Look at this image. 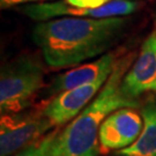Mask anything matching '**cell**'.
<instances>
[{"mask_svg": "<svg viewBox=\"0 0 156 156\" xmlns=\"http://www.w3.org/2000/svg\"><path fill=\"white\" fill-rule=\"evenodd\" d=\"M56 127L43 110L2 113L0 120V156H13Z\"/></svg>", "mask_w": 156, "mask_h": 156, "instance_id": "cell-4", "label": "cell"}, {"mask_svg": "<svg viewBox=\"0 0 156 156\" xmlns=\"http://www.w3.org/2000/svg\"><path fill=\"white\" fill-rule=\"evenodd\" d=\"M58 133H59V128L56 127L50 133L35 141L28 147L23 148L22 151L14 154L13 156H55L53 147Z\"/></svg>", "mask_w": 156, "mask_h": 156, "instance_id": "cell-11", "label": "cell"}, {"mask_svg": "<svg viewBox=\"0 0 156 156\" xmlns=\"http://www.w3.org/2000/svg\"><path fill=\"white\" fill-rule=\"evenodd\" d=\"M135 53L117 59L113 71L95 98L79 113L55 140V156H98L100 128L105 118L123 108H135L139 101L131 100L122 91L124 76L133 64Z\"/></svg>", "mask_w": 156, "mask_h": 156, "instance_id": "cell-2", "label": "cell"}, {"mask_svg": "<svg viewBox=\"0 0 156 156\" xmlns=\"http://www.w3.org/2000/svg\"><path fill=\"white\" fill-rule=\"evenodd\" d=\"M52 0H0V7L1 9L19 7V6L29 5V4H37V2H46Z\"/></svg>", "mask_w": 156, "mask_h": 156, "instance_id": "cell-13", "label": "cell"}, {"mask_svg": "<svg viewBox=\"0 0 156 156\" xmlns=\"http://www.w3.org/2000/svg\"><path fill=\"white\" fill-rule=\"evenodd\" d=\"M144 128L129 147L116 151L118 156H156V103L148 102L141 110Z\"/></svg>", "mask_w": 156, "mask_h": 156, "instance_id": "cell-10", "label": "cell"}, {"mask_svg": "<svg viewBox=\"0 0 156 156\" xmlns=\"http://www.w3.org/2000/svg\"><path fill=\"white\" fill-rule=\"evenodd\" d=\"M116 57V52H108L96 60L71 68L69 71L57 75L50 84L46 96L53 98L57 95L65 93L67 90L94 81L103 73L113 69L115 64L117 62Z\"/></svg>", "mask_w": 156, "mask_h": 156, "instance_id": "cell-9", "label": "cell"}, {"mask_svg": "<svg viewBox=\"0 0 156 156\" xmlns=\"http://www.w3.org/2000/svg\"><path fill=\"white\" fill-rule=\"evenodd\" d=\"M44 84V69L36 57L20 56L6 62L0 74V111H24Z\"/></svg>", "mask_w": 156, "mask_h": 156, "instance_id": "cell-3", "label": "cell"}, {"mask_svg": "<svg viewBox=\"0 0 156 156\" xmlns=\"http://www.w3.org/2000/svg\"><path fill=\"white\" fill-rule=\"evenodd\" d=\"M66 2L81 8H98L112 0H65Z\"/></svg>", "mask_w": 156, "mask_h": 156, "instance_id": "cell-12", "label": "cell"}, {"mask_svg": "<svg viewBox=\"0 0 156 156\" xmlns=\"http://www.w3.org/2000/svg\"><path fill=\"white\" fill-rule=\"evenodd\" d=\"M139 4L131 0H112L98 8H81L66 2L65 0L46 1L29 4L16 7L17 11L34 21L44 22L59 17H87V19H105V17H126L138 9Z\"/></svg>", "mask_w": 156, "mask_h": 156, "instance_id": "cell-5", "label": "cell"}, {"mask_svg": "<svg viewBox=\"0 0 156 156\" xmlns=\"http://www.w3.org/2000/svg\"><path fill=\"white\" fill-rule=\"evenodd\" d=\"M131 1H135V0H131Z\"/></svg>", "mask_w": 156, "mask_h": 156, "instance_id": "cell-14", "label": "cell"}, {"mask_svg": "<svg viewBox=\"0 0 156 156\" xmlns=\"http://www.w3.org/2000/svg\"><path fill=\"white\" fill-rule=\"evenodd\" d=\"M144 128V119L134 108H123L105 118L100 128L101 153L122 151L133 145Z\"/></svg>", "mask_w": 156, "mask_h": 156, "instance_id": "cell-7", "label": "cell"}, {"mask_svg": "<svg viewBox=\"0 0 156 156\" xmlns=\"http://www.w3.org/2000/svg\"><path fill=\"white\" fill-rule=\"evenodd\" d=\"M127 17H59L39 22L33 41L52 68L74 67L102 57L120 39Z\"/></svg>", "mask_w": 156, "mask_h": 156, "instance_id": "cell-1", "label": "cell"}, {"mask_svg": "<svg viewBox=\"0 0 156 156\" xmlns=\"http://www.w3.org/2000/svg\"><path fill=\"white\" fill-rule=\"evenodd\" d=\"M122 91L126 97L136 101L145 93H156V28L147 36L124 76Z\"/></svg>", "mask_w": 156, "mask_h": 156, "instance_id": "cell-8", "label": "cell"}, {"mask_svg": "<svg viewBox=\"0 0 156 156\" xmlns=\"http://www.w3.org/2000/svg\"><path fill=\"white\" fill-rule=\"evenodd\" d=\"M112 71L103 73L91 82L81 84L51 98L50 102L43 109L45 116L57 127L72 122L94 100L96 94L100 93L102 87L111 75Z\"/></svg>", "mask_w": 156, "mask_h": 156, "instance_id": "cell-6", "label": "cell"}]
</instances>
